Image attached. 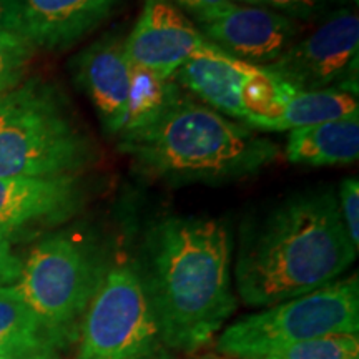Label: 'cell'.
I'll return each mask as SVG.
<instances>
[{"instance_id":"cell-1","label":"cell","mask_w":359,"mask_h":359,"mask_svg":"<svg viewBox=\"0 0 359 359\" xmlns=\"http://www.w3.org/2000/svg\"><path fill=\"white\" fill-rule=\"evenodd\" d=\"M358 257L331 188L296 193L241 233L235 286L241 302L268 308L339 280Z\"/></svg>"},{"instance_id":"cell-2","label":"cell","mask_w":359,"mask_h":359,"mask_svg":"<svg viewBox=\"0 0 359 359\" xmlns=\"http://www.w3.org/2000/svg\"><path fill=\"white\" fill-rule=\"evenodd\" d=\"M138 271L172 351H198L235 313L231 236L218 219L168 217L155 223Z\"/></svg>"},{"instance_id":"cell-3","label":"cell","mask_w":359,"mask_h":359,"mask_svg":"<svg viewBox=\"0 0 359 359\" xmlns=\"http://www.w3.org/2000/svg\"><path fill=\"white\" fill-rule=\"evenodd\" d=\"M118 148L142 173L168 182L251 177L280 155L276 143L183 93L154 125L122 138Z\"/></svg>"},{"instance_id":"cell-4","label":"cell","mask_w":359,"mask_h":359,"mask_svg":"<svg viewBox=\"0 0 359 359\" xmlns=\"http://www.w3.org/2000/svg\"><path fill=\"white\" fill-rule=\"evenodd\" d=\"M98 158L90 135L55 85L30 79L0 102V178L85 172Z\"/></svg>"},{"instance_id":"cell-5","label":"cell","mask_w":359,"mask_h":359,"mask_svg":"<svg viewBox=\"0 0 359 359\" xmlns=\"http://www.w3.org/2000/svg\"><path fill=\"white\" fill-rule=\"evenodd\" d=\"M109 266L93 238L74 230L62 231L30 251L12 286L39 320L64 341L82 321Z\"/></svg>"},{"instance_id":"cell-6","label":"cell","mask_w":359,"mask_h":359,"mask_svg":"<svg viewBox=\"0 0 359 359\" xmlns=\"http://www.w3.org/2000/svg\"><path fill=\"white\" fill-rule=\"evenodd\" d=\"M336 334H359L356 275L233 323L224 327L217 349L231 359H253Z\"/></svg>"},{"instance_id":"cell-7","label":"cell","mask_w":359,"mask_h":359,"mask_svg":"<svg viewBox=\"0 0 359 359\" xmlns=\"http://www.w3.org/2000/svg\"><path fill=\"white\" fill-rule=\"evenodd\" d=\"M77 359H172L138 268L110 264L80 321Z\"/></svg>"},{"instance_id":"cell-8","label":"cell","mask_w":359,"mask_h":359,"mask_svg":"<svg viewBox=\"0 0 359 359\" xmlns=\"http://www.w3.org/2000/svg\"><path fill=\"white\" fill-rule=\"evenodd\" d=\"M359 19L351 8H333L266 69L298 90L341 88L358 93Z\"/></svg>"},{"instance_id":"cell-9","label":"cell","mask_w":359,"mask_h":359,"mask_svg":"<svg viewBox=\"0 0 359 359\" xmlns=\"http://www.w3.org/2000/svg\"><path fill=\"white\" fill-rule=\"evenodd\" d=\"M215 47L170 0H145L137 24L123 40L130 64L172 79L191 57Z\"/></svg>"},{"instance_id":"cell-10","label":"cell","mask_w":359,"mask_h":359,"mask_svg":"<svg viewBox=\"0 0 359 359\" xmlns=\"http://www.w3.org/2000/svg\"><path fill=\"white\" fill-rule=\"evenodd\" d=\"M203 37L236 60L268 67L299 39L298 20L264 7L235 4L198 24Z\"/></svg>"},{"instance_id":"cell-11","label":"cell","mask_w":359,"mask_h":359,"mask_svg":"<svg viewBox=\"0 0 359 359\" xmlns=\"http://www.w3.org/2000/svg\"><path fill=\"white\" fill-rule=\"evenodd\" d=\"M83 201V183L75 175L0 178V233L12 240L19 233L67 222Z\"/></svg>"},{"instance_id":"cell-12","label":"cell","mask_w":359,"mask_h":359,"mask_svg":"<svg viewBox=\"0 0 359 359\" xmlns=\"http://www.w3.org/2000/svg\"><path fill=\"white\" fill-rule=\"evenodd\" d=\"M130 72L132 64L123 40L116 35L95 40L72 60L75 83L87 95L103 132L110 137H120L127 118Z\"/></svg>"},{"instance_id":"cell-13","label":"cell","mask_w":359,"mask_h":359,"mask_svg":"<svg viewBox=\"0 0 359 359\" xmlns=\"http://www.w3.org/2000/svg\"><path fill=\"white\" fill-rule=\"evenodd\" d=\"M116 0H17L24 35L34 47L64 50L97 29Z\"/></svg>"},{"instance_id":"cell-14","label":"cell","mask_w":359,"mask_h":359,"mask_svg":"<svg viewBox=\"0 0 359 359\" xmlns=\"http://www.w3.org/2000/svg\"><path fill=\"white\" fill-rule=\"evenodd\" d=\"M245 62L236 60L213 47L212 50L191 57L172 75L180 88H185L203 105L238 123H245L241 105V83Z\"/></svg>"},{"instance_id":"cell-15","label":"cell","mask_w":359,"mask_h":359,"mask_svg":"<svg viewBox=\"0 0 359 359\" xmlns=\"http://www.w3.org/2000/svg\"><path fill=\"white\" fill-rule=\"evenodd\" d=\"M285 155L304 167L354 163L359 158V115L291 130Z\"/></svg>"},{"instance_id":"cell-16","label":"cell","mask_w":359,"mask_h":359,"mask_svg":"<svg viewBox=\"0 0 359 359\" xmlns=\"http://www.w3.org/2000/svg\"><path fill=\"white\" fill-rule=\"evenodd\" d=\"M64 343L29 308L13 286H0V358L53 359Z\"/></svg>"},{"instance_id":"cell-17","label":"cell","mask_w":359,"mask_h":359,"mask_svg":"<svg viewBox=\"0 0 359 359\" xmlns=\"http://www.w3.org/2000/svg\"><path fill=\"white\" fill-rule=\"evenodd\" d=\"M359 115L358 93L341 88L296 90L269 132H291Z\"/></svg>"},{"instance_id":"cell-18","label":"cell","mask_w":359,"mask_h":359,"mask_svg":"<svg viewBox=\"0 0 359 359\" xmlns=\"http://www.w3.org/2000/svg\"><path fill=\"white\" fill-rule=\"evenodd\" d=\"M243 70L245 79L240 93L245 110L243 125L255 132H269L298 88L278 77L266 67L250 65L245 62Z\"/></svg>"},{"instance_id":"cell-19","label":"cell","mask_w":359,"mask_h":359,"mask_svg":"<svg viewBox=\"0 0 359 359\" xmlns=\"http://www.w3.org/2000/svg\"><path fill=\"white\" fill-rule=\"evenodd\" d=\"M180 95L182 88L172 79H163L155 72L132 65L127 118L118 137L120 140L154 125Z\"/></svg>"},{"instance_id":"cell-20","label":"cell","mask_w":359,"mask_h":359,"mask_svg":"<svg viewBox=\"0 0 359 359\" xmlns=\"http://www.w3.org/2000/svg\"><path fill=\"white\" fill-rule=\"evenodd\" d=\"M253 359H359V334H336L304 341Z\"/></svg>"},{"instance_id":"cell-21","label":"cell","mask_w":359,"mask_h":359,"mask_svg":"<svg viewBox=\"0 0 359 359\" xmlns=\"http://www.w3.org/2000/svg\"><path fill=\"white\" fill-rule=\"evenodd\" d=\"M34 50V43L25 35L0 32V90L11 92L20 85Z\"/></svg>"},{"instance_id":"cell-22","label":"cell","mask_w":359,"mask_h":359,"mask_svg":"<svg viewBox=\"0 0 359 359\" xmlns=\"http://www.w3.org/2000/svg\"><path fill=\"white\" fill-rule=\"evenodd\" d=\"M233 2L269 8L294 20H314L321 19L325 13L330 12V7L346 4L348 0H233Z\"/></svg>"},{"instance_id":"cell-23","label":"cell","mask_w":359,"mask_h":359,"mask_svg":"<svg viewBox=\"0 0 359 359\" xmlns=\"http://www.w3.org/2000/svg\"><path fill=\"white\" fill-rule=\"evenodd\" d=\"M338 206L344 228L354 248H359V183L356 177L344 178L341 182L338 195Z\"/></svg>"},{"instance_id":"cell-24","label":"cell","mask_w":359,"mask_h":359,"mask_svg":"<svg viewBox=\"0 0 359 359\" xmlns=\"http://www.w3.org/2000/svg\"><path fill=\"white\" fill-rule=\"evenodd\" d=\"M20 258L13 253L12 240L0 233V286L15 285L22 273Z\"/></svg>"},{"instance_id":"cell-25","label":"cell","mask_w":359,"mask_h":359,"mask_svg":"<svg viewBox=\"0 0 359 359\" xmlns=\"http://www.w3.org/2000/svg\"><path fill=\"white\" fill-rule=\"evenodd\" d=\"M177 2L187 12L195 15L198 24H201V22L212 19L217 13L224 11L228 6H231L233 0H177Z\"/></svg>"},{"instance_id":"cell-26","label":"cell","mask_w":359,"mask_h":359,"mask_svg":"<svg viewBox=\"0 0 359 359\" xmlns=\"http://www.w3.org/2000/svg\"><path fill=\"white\" fill-rule=\"evenodd\" d=\"M0 32H13L24 35L20 8L17 0H0Z\"/></svg>"},{"instance_id":"cell-27","label":"cell","mask_w":359,"mask_h":359,"mask_svg":"<svg viewBox=\"0 0 359 359\" xmlns=\"http://www.w3.org/2000/svg\"><path fill=\"white\" fill-rule=\"evenodd\" d=\"M203 359H231V358H219V356H206Z\"/></svg>"},{"instance_id":"cell-28","label":"cell","mask_w":359,"mask_h":359,"mask_svg":"<svg viewBox=\"0 0 359 359\" xmlns=\"http://www.w3.org/2000/svg\"><path fill=\"white\" fill-rule=\"evenodd\" d=\"M7 92H4V90H0V102H2V98H4V95H6Z\"/></svg>"},{"instance_id":"cell-29","label":"cell","mask_w":359,"mask_h":359,"mask_svg":"<svg viewBox=\"0 0 359 359\" xmlns=\"http://www.w3.org/2000/svg\"><path fill=\"white\" fill-rule=\"evenodd\" d=\"M354 4H358V0H354Z\"/></svg>"},{"instance_id":"cell-30","label":"cell","mask_w":359,"mask_h":359,"mask_svg":"<svg viewBox=\"0 0 359 359\" xmlns=\"http://www.w3.org/2000/svg\"><path fill=\"white\" fill-rule=\"evenodd\" d=\"M0 359H8V358H0Z\"/></svg>"}]
</instances>
